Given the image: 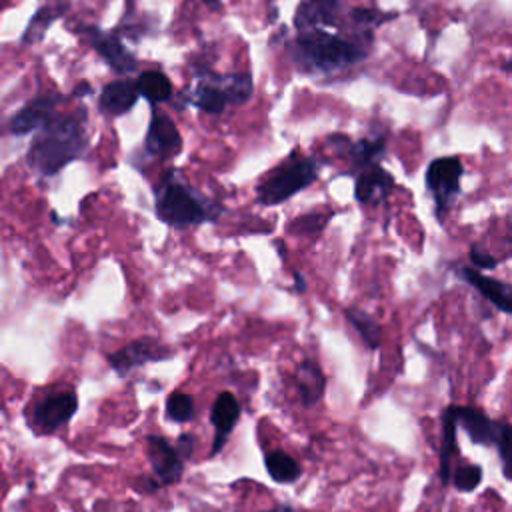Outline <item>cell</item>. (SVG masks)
Wrapping results in <instances>:
<instances>
[{"label": "cell", "instance_id": "obj_1", "mask_svg": "<svg viewBox=\"0 0 512 512\" xmlns=\"http://www.w3.org/2000/svg\"><path fill=\"white\" fill-rule=\"evenodd\" d=\"M84 128L78 116H52L36 134L26 162L42 176H54L84 152Z\"/></svg>", "mask_w": 512, "mask_h": 512}, {"label": "cell", "instance_id": "obj_2", "mask_svg": "<svg viewBox=\"0 0 512 512\" xmlns=\"http://www.w3.org/2000/svg\"><path fill=\"white\" fill-rule=\"evenodd\" d=\"M156 216L172 228H188L212 222L220 216L222 206L202 198L190 186L180 182L170 170L156 188Z\"/></svg>", "mask_w": 512, "mask_h": 512}, {"label": "cell", "instance_id": "obj_3", "mask_svg": "<svg viewBox=\"0 0 512 512\" xmlns=\"http://www.w3.org/2000/svg\"><path fill=\"white\" fill-rule=\"evenodd\" d=\"M296 58L304 70L334 72L356 64L364 58V52L336 34L324 30H304L296 40Z\"/></svg>", "mask_w": 512, "mask_h": 512}, {"label": "cell", "instance_id": "obj_4", "mask_svg": "<svg viewBox=\"0 0 512 512\" xmlns=\"http://www.w3.org/2000/svg\"><path fill=\"white\" fill-rule=\"evenodd\" d=\"M318 174V164L306 156H290L276 166L258 186L256 198L262 206H276L308 188Z\"/></svg>", "mask_w": 512, "mask_h": 512}, {"label": "cell", "instance_id": "obj_5", "mask_svg": "<svg viewBox=\"0 0 512 512\" xmlns=\"http://www.w3.org/2000/svg\"><path fill=\"white\" fill-rule=\"evenodd\" d=\"M462 162L456 156L436 158L426 168V188L430 190L436 206V216L444 218L460 192Z\"/></svg>", "mask_w": 512, "mask_h": 512}, {"label": "cell", "instance_id": "obj_6", "mask_svg": "<svg viewBox=\"0 0 512 512\" xmlns=\"http://www.w3.org/2000/svg\"><path fill=\"white\" fill-rule=\"evenodd\" d=\"M78 410V396L72 388L44 394L30 408V426L38 432H54L64 426Z\"/></svg>", "mask_w": 512, "mask_h": 512}, {"label": "cell", "instance_id": "obj_7", "mask_svg": "<svg viewBox=\"0 0 512 512\" xmlns=\"http://www.w3.org/2000/svg\"><path fill=\"white\" fill-rule=\"evenodd\" d=\"M172 356V350L166 348L162 342H158L156 338L144 336L138 340L128 342L126 346L118 348L116 352H110L108 364L110 368L118 374V376H126L128 372H132L134 368L148 364V362H162L168 360Z\"/></svg>", "mask_w": 512, "mask_h": 512}, {"label": "cell", "instance_id": "obj_8", "mask_svg": "<svg viewBox=\"0 0 512 512\" xmlns=\"http://www.w3.org/2000/svg\"><path fill=\"white\" fill-rule=\"evenodd\" d=\"M146 456L152 466V476L160 486H168L180 480L184 470V458L166 438L150 434L146 436Z\"/></svg>", "mask_w": 512, "mask_h": 512}, {"label": "cell", "instance_id": "obj_9", "mask_svg": "<svg viewBox=\"0 0 512 512\" xmlns=\"http://www.w3.org/2000/svg\"><path fill=\"white\" fill-rule=\"evenodd\" d=\"M82 34L94 46V50L108 62V66L118 74H130L136 68V58L124 48L116 34L102 32L94 26H84Z\"/></svg>", "mask_w": 512, "mask_h": 512}, {"label": "cell", "instance_id": "obj_10", "mask_svg": "<svg viewBox=\"0 0 512 512\" xmlns=\"http://www.w3.org/2000/svg\"><path fill=\"white\" fill-rule=\"evenodd\" d=\"M144 148L154 158H170L180 152L182 138L170 116L154 112L144 140Z\"/></svg>", "mask_w": 512, "mask_h": 512}, {"label": "cell", "instance_id": "obj_11", "mask_svg": "<svg viewBox=\"0 0 512 512\" xmlns=\"http://www.w3.org/2000/svg\"><path fill=\"white\" fill-rule=\"evenodd\" d=\"M238 418H240V404H238L236 396L232 392H220L210 410V422L216 430L214 442L210 448V456H216L224 448Z\"/></svg>", "mask_w": 512, "mask_h": 512}, {"label": "cell", "instance_id": "obj_12", "mask_svg": "<svg viewBox=\"0 0 512 512\" xmlns=\"http://www.w3.org/2000/svg\"><path fill=\"white\" fill-rule=\"evenodd\" d=\"M58 102L60 98L56 94H42L34 98L10 118L8 130L12 134H28L32 130H40L52 118V112L58 106Z\"/></svg>", "mask_w": 512, "mask_h": 512}, {"label": "cell", "instance_id": "obj_13", "mask_svg": "<svg viewBox=\"0 0 512 512\" xmlns=\"http://www.w3.org/2000/svg\"><path fill=\"white\" fill-rule=\"evenodd\" d=\"M458 274L462 276L464 282H468L472 288H476L500 312L512 314V286L510 284L500 282L498 278H490L470 266L458 268Z\"/></svg>", "mask_w": 512, "mask_h": 512}, {"label": "cell", "instance_id": "obj_14", "mask_svg": "<svg viewBox=\"0 0 512 512\" xmlns=\"http://www.w3.org/2000/svg\"><path fill=\"white\" fill-rule=\"evenodd\" d=\"M186 98L188 102H192L204 112H210V114L222 112L224 106L230 104V98L226 92V76L204 72V78L198 80V84L190 90Z\"/></svg>", "mask_w": 512, "mask_h": 512}, {"label": "cell", "instance_id": "obj_15", "mask_svg": "<svg viewBox=\"0 0 512 512\" xmlns=\"http://www.w3.org/2000/svg\"><path fill=\"white\" fill-rule=\"evenodd\" d=\"M458 424L464 428L468 438L480 446H494L496 444V420L488 418L482 410L474 406H456L450 404Z\"/></svg>", "mask_w": 512, "mask_h": 512}, {"label": "cell", "instance_id": "obj_16", "mask_svg": "<svg viewBox=\"0 0 512 512\" xmlns=\"http://www.w3.org/2000/svg\"><path fill=\"white\" fill-rule=\"evenodd\" d=\"M394 188V178L380 166H368L358 178L354 186V196L362 204H376L384 200Z\"/></svg>", "mask_w": 512, "mask_h": 512}, {"label": "cell", "instance_id": "obj_17", "mask_svg": "<svg viewBox=\"0 0 512 512\" xmlns=\"http://www.w3.org/2000/svg\"><path fill=\"white\" fill-rule=\"evenodd\" d=\"M296 388L300 394V402L310 408L322 400L326 390V376L322 368L314 360H302L296 370Z\"/></svg>", "mask_w": 512, "mask_h": 512}, {"label": "cell", "instance_id": "obj_18", "mask_svg": "<svg viewBox=\"0 0 512 512\" xmlns=\"http://www.w3.org/2000/svg\"><path fill=\"white\" fill-rule=\"evenodd\" d=\"M138 96H140V92H138L136 84H132L128 80H116V82H110L102 88L98 104H100L102 112L112 114V116H120L136 104Z\"/></svg>", "mask_w": 512, "mask_h": 512}, {"label": "cell", "instance_id": "obj_19", "mask_svg": "<svg viewBox=\"0 0 512 512\" xmlns=\"http://www.w3.org/2000/svg\"><path fill=\"white\" fill-rule=\"evenodd\" d=\"M456 426L458 420L452 412V408L448 406L442 412V444H440V468H438V476L442 480V484H448L452 480V458L458 452V444H456Z\"/></svg>", "mask_w": 512, "mask_h": 512}, {"label": "cell", "instance_id": "obj_20", "mask_svg": "<svg viewBox=\"0 0 512 512\" xmlns=\"http://www.w3.org/2000/svg\"><path fill=\"white\" fill-rule=\"evenodd\" d=\"M264 466H266V472L268 476L278 482V484H290V482H296L302 474L300 470V464L286 452L282 450H270L266 452L264 456Z\"/></svg>", "mask_w": 512, "mask_h": 512}, {"label": "cell", "instance_id": "obj_21", "mask_svg": "<svg viewBox=\"0 0 512 512\" xmlns=\"http://www.w3.org/2000/svg\"><path fill=\"white\" fill-rule=\"evenodd\" d=\"M344 316H346V320L350 322V326L358 332V336L362 338V342H364L366 348L376 350V348L380 346V342H382V330H380L378 322H376L372 316H368L364 310L354 308V306H348V308L344 310Z\"/></svg>", "mask_w": 512, "mask_h": 512}, {"label": "cell", "instance_id": "obj_22", "mask_svg": "<svg viewBox=\"0 0 512 512\" xmlns=\"http://www.w3.org/2000/svg\"><path fill=\"white\" fill-rule=\"evenodd\" d=\"M138 92L152 104H160L170 100L172 96V84L168 80L166 74L158 72V70H146L138 76L136 80Z\"/></svg>", "mask_w": 512, "mask_h": 512}, {"label": "cell", "instance_id": "obj_23", "mask_svg": "<svg viewBox=\"0 0 512 512\" xmlns=\"http://www.w3.org/2000/svg\"><path fill=\"white\" fill-rule=\"evenodd\" d=\"M62 12H64V4H46V6H42V8L32 16L30 24L26 26L24 36H22V42H26V44L38 42V40L44 36L46 28H48Z\"/></svg>", "mask_w": 512, "mask_h": 512}, {"label": "cell", "instance_id": "obj_24", "mask_svg": "<svg viewBox=\"0 0 512 512\" xmlns=\"http://www.w3.org/2000/svg\"><path fill=\"white\" fill-rule=\"evenodd\" d=\"M496 450L502 462V474L512 480V424L496 420Z\"/></svg>", "mask_w": 512, "mask_h": 512}, {"label": "cell", "instance_id": "obj_25", "mask_svg": "<svg viewBox=\"0 0 512 512\" xmlns=\"http://www.w3.org/2000/svg\"><path fill=\"white\" fill-rule=\"evenodd\" d=\"M384 152V140L382 138H364L356 144H350V156L356 166H374V162Z\"/></svg>", "mask_w": 512, "mask_h": 512}, {"label": "cell", "instance_id": "obj_26", "mask_svg": "<svg viewBox=\"0 0 512 512\" xmlns=\"http://www.w3.org/2000/svg\"><path fill=\"white\" fill-rule=\"evenodd\" d=\"M166 416L178 424L192 420L194 416L192 396L186 392H172L166 400Z\"/></svg>", "mask_w": 512, "mask_h": 512}, {"label": "cell", "instance_id": "obj_27", "mask_svg": "<svg viewBox=\"0 0 512 512\" xmlns=\"http://www.w3.org/2000/svg\"><path fill=\"white\" fill-rule=\"evenodd\" d=\"M482 482V468L478 464H462L452 472V484L460 492H472Z\"/></svg>", "mask_w": 512, "mask_h": 512}, {"label": "cell", "instance_id": "obj_28", "mask_svg": "<svg viewBox=\"0 0 512 512\" xmlns=\"http://www.w3.org/2000/svg\"><path fill=\"white\" fill-rule=\"evenodd\" d=\"M226 92L230 98V104L246 102L252 94V80L250 74H232L226 76Z\"/></svg>", "mask_w": 512, "mask_h": 512}, {"label": "cell", "instance_id": "obj_29", "mask_svg": "<svg viewBox=\"0 0 512 512\" xmlns=\"http://www.w3.org/2000/svg\"><path fill=\"white\" fill-rule=\"evenodd\" d=\"M330 216H322V214H308V216H302L298 220H294L292 224V230L296 234H314V232H320L324 228V224L328 222Z\"/></svg>", "mask_w": 512, "mask_h": 512}, {"label": "cell", "instance_id": "obj_30", "mask_svg": "<svg viewBox=\"0 0 512 512\" xmlns=\"http://www.w3.org/2000/svg\"><path fill=\"white\" fill-rule=\"evenodd\" d=\"M468 258H470V262H472L476 268H482V270H492V268H496V264H498V260H496L490 252H486L484 248H480L478 244H474V246L470 248Z\"/></svg>", "mask_w": 512, "mask_h": 512}, {"label": "cell", "instance_id": "obj_31", "mask_svg": "<svg viewBox=\"0 0 512 512\" xmlns=\"http://www.w3.org/2000/svg\"><path fill=\"white\" fill-rule=\"evenodd\" d=\"M350 16L362 28H372L384 20V16L372 8H356V10H352Z\"/></svg>", "mask_w": 512, "mask_h": 512}, {"label": "cell", "instance_id": "obj_32", "mask_svg": "<svg viewBox=\"0 0 512 512\" xmlns=\"http://www.w3.org/2000/svg\"><path fill=\"white\" fill-rule=\"evenodd\" d=\"M194 440H196V438H194L192 434H180V438H178V442H176V448H178V452H180V456H182L184 460L192 456Z\"/></svg>", "mask_w": 512, "mask_h": 512}, {"label": "cell", "instance_id": "obj_33", "mask_svg": "<svg viewBox=\"0 0 512 512\" xmlns=\"http://www.w3.org/2000/svg\"><path fill=\"white\" fill-rule=\"evenodd\" d=\"M306 290V280H304V276L300 274V272H294V292H304Z\"/></svg>", "mask_w": 512, "mask_h": 512}, {"label": "cell", "instance_id": "obj_34", "mask_svg": "<svg viewBox=\"0 0 512 512\" xmlns=\"http://www.w3.org/2000/svg\"><path fill=\"white\" fill-rule=\"evenodd\" d=\"M92 92V86L88 82H80L76 88H74V96H86Z\"/></svg>", "mask_w": 512, "mask_h": 512}, {"label": "cell", "instance_id": "obj_35", "mask_svg": "<svg viewBox=\"0 0 512 512\" xmlns=\"http://www.w3.org/2000/svg\"><path fill=\"white\" fill-rule=\"evenodd\" d=\"M262 512H302V510H298V508H294L290 504H278V506H274L270 510H262Z\"/></svg>", "mask_w": 512, "mask_h": 512}, {"label": "cell", "instance_id": "obj_36", "mask_svg": "<svg viewBox=\"0 0 512 512\" xmlns=\"http://www.w3.org/2000/svg\"><path fill=\"white\" fill-rule=\"evenodd\" d=\"M204 4H208L210 8H218L220 6V0H202Z\"/></svg>", "mask_w": 512, "mask_h": 512}, {"label": "cell", "instance_id": "obj_37", "mask_svg": "<svg viewBox=\"0 0 512 512\" xmlns=\"http://www.w3.org/2000/svg\"><path fill=\"white\" fill-rule=\"evenodd\" d=\"M510 66H512V62H510Z\"/></svg>", "mask_w": 512, "mask_h": 512}]
</instances>
